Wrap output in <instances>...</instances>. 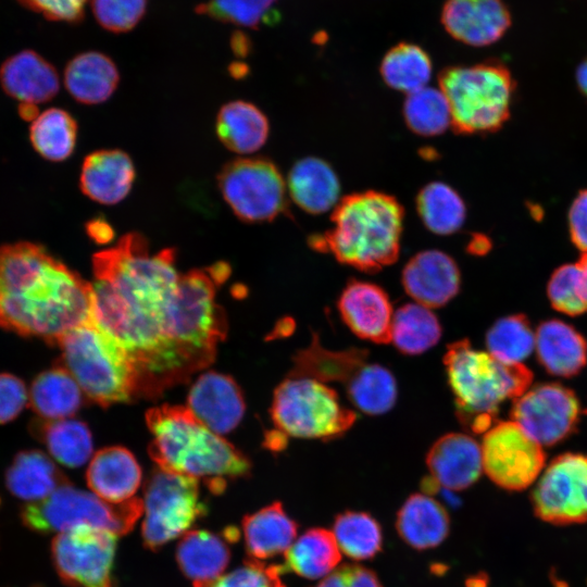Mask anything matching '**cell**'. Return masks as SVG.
I'll list each match as a JSON object with an SVG mask.
<instances>
[{
    "label": "cell",
    "instance_id": "cell-1",
    "mask_svg": "<svg viewBox=\"0 0 587 587\" xmlns=\"http://www.w3.org/2000/svg\"><path fill=\"white\" fill-rule=\"evenodd\" d=\"M175 250L150 253L128 233L92 257L93 317L125 349L139 375V397L154 398L208 366L226 335L215 301L229 275L224 262L179 273Z\"/></svg>",
    "mask_w": 587,
    "mask_h": 587
},
{
    "label": "cell",
    "instance_id": "cell-2",
    "mask_svg": "<svg viewBox=\"0 0 587 587\" xmlns=\"http://www.w3.org/2000/svg\"><path fill=\"white\" fill-rule=\"evenodd\" d=\"M93 317V288L33 242L0 247V327L50 342Z\"/></svg>",
    "mask_w": 587,
    "mask_h": 587
},
{
    "label": "cell",
    "instance_id": "cell-3",
    "mask_svg": "<svg viewBox=\"0 0 587 587\" xmlns=\"http://www.w3.org/2000/svg\"><path fill=\"white\" fill-rule=\"evenodd\" d=\"M146 422L152 436L151 459L165 471L203 479L216 492L227 478L249 473L251 464L221 435L215 434L183 405L164 404L147 411Z\"/></svg>",
    "mask_w": 587,
    "mask_h": 587
},
{
    "label": "cell",
    "instance_id": "cell-4",
    "mask_svg": "<svg viewBox=\"0 0 587 587\" xmlns=\"http://www.w3.org/2000/svg\"><path fill=\"white\" fill-rule=\"evenodd\" d=\"M333 227L311 239L317 250L364 272H377L399 255L403 209L391 196L367 190L339 200Z\"/></svg>",
    "mask_w": 587,
    "mask_h": 587
},
{
    "label": "cell",
    "instance_id": "cell-5",
    "mask_svg": "<svg viewBox=\"0 0 587 587\" xmlns=\"http://www.w3.org/2000/svg\"><path fill=\"white\" fill-rule=\"evenodd\" d=\"M444 363L458 417L473 433L490 428L500 405L524 394L533 379L524 364L503 363L466 339L447 347Z\"/></svg>",
    "mask_w": 587,
    "mask_h": 587
},
{
    "label": "cell",
    "instance_id": "cell-6",
    "mask_svg": "<svg viewBox=\"0 0 587 587\" xmlns=\"http://www.w3.org/2000/svg\"><path fill=\"white\" fill-rule=\"evenodd\" d=\"M64 367L80 389L101 405L139 397V375L118 341L92 317L61 336Z\"/></svg>",
    "mask_w": 587,
    "mask_h": 587
},
{
    "label": "cell",
    "instance_id": "cell-7",
    "mask_svg": "<svg viewBox=\"0 0 587 587\" xmlns=\"http://www.w3.org/2000/svg\"><path fill=\"white\" fill-rule=\"evenodd\" d=\"M438 79L449 104L451 127L457 133H489L507 121L514 83L503 65L488 62L451 66Z\"/></svg>",
    "mask_w": 587,
    "mask_h": 587
},
{
    "label": "cell",
    "instance_id": "cell-8",
    "mask_svg": "<svg viewBox=\"0 0 587 587\" xmlns=\"http://www.w3.org/2000/svg\"><path fill=\"white\" fill-rule=\"evenodd\" d=\"M142 510V501L137 498L110 503L93 492L66 484L42 500L27 503L22 520L30 529L40 533L58 535L95 528L122 536L132 530Z\"/></svg>",
    "mask_w": 587,
    "mask_h": 587
},
{
    "label": "cell",
    "instance_id": "cell-9",
    "mask_svg": "<svg viewBox=\"0 0 587 587\" xmlns=\"http://www.w3.org/2000/svg\"><path fill=\"white\" fill-rule=\"evenodd\" d=\"M271 416L282 434L324 440L341 436L357 420L333 388L298 375H290L275 389Z\"/></svg>",
    "mask_w": 587,
    "mask_h": 587
},
{
    "label": "cell",
    "instance_id": "cell-10",
    "mask_svg": "<svg viewBox=\"0 0 587 587\" xmlns=\"http://www.w3.org/2000/svg\"><path fill=\"white\" fill-rule=\"evenodd\" d=\"M142 505L141 536L150 550L184 535L208 510L198 479L160 467L145 486Z\"/></svg>",
    "mask_w": 587,
    "mask_h": 587
},
{
    "label": "cell",
    "instance_id": "cell-11",
    "mask_svg": "<svg viewBox=\"0 0 587 587\" xmlns=\"http://www.w3.org/2000/svg\"><path fill=\"white\" fill-rule=\"evenodd\" d=\"M217 187L233 213L245 223L271 222L287 211V185L266 158H238L223 165Z\"/></svg>",
    "mask_w": 587,
    "mask_h": 587
},
{
    "label": "cell",
    "instance_id": "cell-12",
    "mask_svg": "<svg viewBox=\"0 0 587 587\" xmlns=\"http://www.w3.org/2000/svg\"><path fill=\"white\" fill-rule=\"evenodd\" d=\"M483 470L502 489L521 491L542 473L546 453L542 446L515 422H496L484 433Z\"/></svg>",
    "mask_w": 587,
    "mask_h": 587
},
{
    "label": "cell",
    "instance_id": "cell-13",
    "mask_svg": "<svg viewBox=\"0 0 587 587\" xmlns=\"http://www.w3.org/2000/svg\"><path fill=\"white\" fill-rule=\"evenodd\" d=\"M535 515L553 525L587 523V454L563 453L542 471L533 489Z\"/></svg>",
    "mask_w": 587,
    "mask_h": 587
},
{
    "label": "cell",
    "instance_id": "cell-14",
    "mask_svg": "<svg viewBox=\"0 0 587 587\" xmlns=\"http://www.w3.org/2000/svg\"><path fill=\"white\" fill-rule=\"evenodd\" d=\"M117 537L95 528L58 534L51 544L57 573L71 587H113Z\"/></svg>",
    "mask_w": 587,
    "mask_h": 587
},
{
    "label": "cell",
    "instance_id": "cell-15",
    "mask_svg": "<svg viewBox=\"0 0 587 587\" xmlns=\"http://www.w3.org/2000/svg\"><path fill=\"white\" fill-rule=\"evenodd\" d=\"M580 405L575 394L557 383L539 384L513 400L512 421L541 446L554 445L575 430Z\"/></svg>",
    "mask_w": 587,
    "mask_h": 587
},
{
    "label": "cell",
    "instance_id": "cell-16",
    "mask_svg": "<svg viewBox=\"0 0 587 587\" xmlns=\"http://www.w3.org/2000/svg\"><path fill=\"white\" fill-rule=\"evenodd\" d=\"M441 23L455 40L483 47L503 36L511 25V15L501 0H447Z\"/></svg>",
    "mask_w": 587,
    "mask_h": 587
},
{
    "label": "cell",
    "instance_id": "cell-17",
    "mask_svg": "<svg viewBox=\"0 0 587 587\" xmlns=\"http://www.w3.org/2000/svg\"><path fill=\"white\" fill-rule=\"evenodd\" d=\"M187 408L217 435L232 432L245 413V401L235 380L224 374L205 372L192 384Z\"/></svg>",
    "mask_w": 587,
    "mask_h": 587
},
{
    "label": "cell",
    "instance_id": "cell-18",
    "mask_svg": "<svg viewBox=\"0 0 587 587\" xmlns=\"http://www.w3.org/2000/svg\"><path fill=\"white\" fill-rule=\"evenodd\" d=\"M338 310L358 337L375 344L390 342L394 311L387 294L379 286L350 282L339 297Z\"/></svg>",
    "mask_w": 587,
    "mask_h": 587
},
{
    "label": "cell",
    "instance_id": "cell-19",
    "mask_svg": "<svg viewBox=\"0 0 587 587\" xmlns=\"http://www.w3.org/2000/svg\"><path fill=\"white\" fill-rule=\"evenodd\" d=\"M405 292L429 309L445 305L459 291L460 271L454 260L438 250H425L407 263L402 271Z\"/></svg>",
    "mask_w": 587,
    "mask_h": 587
},
{
    "label": "cell",
    "instance_id": "cell-20",
    "mask_svg": "<svg viewBox=\"0 0 587 587\" xmlns=\"http://www.w3.org/2000/svg\"><path fill=\"white\" fill-rule=\"evenodd\" d=\"M426 464L438 486L460 491L473 485L484 471L482 447L470 435L450 433L432 446Z\"/></svg>",
    "mask_w": 587,
    "mask_h": 587
},
{
    "label": "cell",
    "instance_id": "cell-21",
    "mask_svg": "<svg viewBox=\"0 0 587 587\" xmlns=\"http://www.w3.org/2000/svg\"><path fill=\"white\" fill-rule=\"evenodd\" d=\"M136 171L130 157L120 149L89 153L82 165L79 187L95 202L112 205L129 193Z\"/></svg>",
    "mask_w": 587,
    "mask_h": 587
},
{
    "label": "cell",
    "instance_id": "cell-22",
    "mask_svg": "<svg viewBox=\"0 0 587 587\" xmlns=\"http://www.w3.org/2000/svg\"><path fill=\"white\" fill-rule=\"evenodd\" d=\"M90 490L110 503L130 500L141 484V469L123 447H108L92 457L86 472Z\"/></svg>",
    "mask_w": 587,
    "mask_h": 587
},
{
    "label": "cell",
    "instance_id": "cell-23",
    "mask_svg": "<svg viewBox=\"0 0 587 587\" xmlns=\"http://www.w3.org/2000/svg\"><path fill=\"white\" fill-rule=\"evenodd\" d=\"M0 83L3 90L20 103L47 102L60 89L55 68L32 50H23L3 62Z\"/></svg>",
    "mask_w": 587,
    "mask_h": 587
},
{
    "label": "cell",
    "instance_id": "cell-24",
    "mask_svg": "<svg viewBox=\"0 0 587 587\" xmlns=\"http://www.w3.org/2000/svg\"><path fill=\"white\" fill-rule=\"evenodd\" d=\"M230 560L228 542L204 529L188 530L176 548V561L193 587H212Z\"/></svg>",
    "mask_w": 587,
    "mask_h": 587
},
{
    "label": "cell",
    "instance_id": "cell-25",
    "mask_svg": "<svg viewBox=\"0 0 587 587\" xmlns=\"http://www.w3.org/2000/svg\"><path fill=\"white\" fill-rule=\"evenodd\" d=\"M297 523L280 502H273L242 520L248 559L262 561L285 554L297 536Z\"/></svg>",
    "mask_w": 587,
    "mask_h": 587
},
{
    "label": "cell",
    "instance_id": "cell-26",
    "mask_svg": "<svg viewBox=\"0 0 587 587\" xmlns=\"http://www.w3.org/2000/svg\"><path fill=\"white\" fill-rule=\"evenodd\" d=\"M535 349L540 364L552 375L571 377L586 364L587 344L567 323L542 322L535 333Z\"/></svg>",
    "mask_w": 587,
    "mask_h": 587
},
{
    "label": "cell",
    "instance_id": "cell-27",
    "mask_svg": "<svg viewBox=\"0 0 587 587\" xmlns=\"http://www.w3.org/2000/svg\"><path fill=\"white\" fill-rule=\"evenodd\" d=\"M396 529L401 539L416 550L440 545L449 535L446 508L426 494H413L397 513Z\"/></svg>",
    "mask_w": 587,
    "mask_h": 587
},
{
    "label": "cell",
    "instance_id": "cell-28",
    "mask_svg": "<svg viewBox=\"0 0 587 587\" xmlns=\"http://www.w3.org/2000/svg\"><path fill=\"white\" fill-rule=\"evenodd\" d=\"M287 188L294 202L312 214L324 213L339 202V180L334 170L317 158H305L294 164Z\"/></svg>",
    "mask_w": 587,
    "mask_h": 587
},
{
    "label": "cell",
    "instance_id": "cell-29",
    "mask_svg": "<svg viewBox=\"0 0 587 587\" xmlns=\"http://www.w3.org/2000/svg\"><path fill=\"white\" fill-rule=\"evenodd\" d=\"M120 74L114 62L103 53L88 51L74 57L64 71L70 95L84 104H99L115 91Z\"/></svg>",
    "mask_w": 587,
    "mask_h": 587
},
{
    "label": "cell",
    "instance_id": "cell-30",
    "mask_svg": "<svg viewBox=\"0 0 587 587\" xmlns=\"http://www.w3.org/2000/svg\"><path fill=\"white\" fill-rule=\"evenodd\" d=\"M215 130L220 141L228 150L246 154L264 146L270 124L258 107L243 100H235L220 109Z\"/></svg>",
    "mask_w": 587,
    "mask_h": 587
},
{
    "label": "cell",
    "instance_id": "cell-31",
    "mask_svg": "<svg viewBox=\"0 0 587 587\" xmlns=\"http://www.w3.org/2000/svg\"><path fill=\"white\" fill-rule=\"evenodd\" d=\"M9 490L17 498L37 502L70 484L52 460L38 450L20 452L7 472Z\"/></svg>",
    "mask_w": 587,
    "mask_h": 587
},
{
    "label": "cell",
    "instance_id": "cell-32",
    "mask_svg": "<svg viewBox=\"0 0 587 587\" xmlns=\"http://www.w3.org/2000/svg\"><path fill=\"white\" fill-rule=\"evenodd\" d=\"M340 552L333 532L312 527L285 552L283 571H291L308 579H319L337 567L341 559Z\"/></svg>",
    "mask_w": 587,
    "mask_h": 587
},
{
    "label": "cell",
    "instance_id": "cell-33",
    "mask_svg": "<svg viewBox=\"0 0 587 587\" xmlns=\"http://www.w3.org/2000/svg\"><path fill=\"white\" fill-rule=\"evenodd\" d=\"M366 362L364 350H327L314 337L311 345L296 355L290 375L307 376L325 384L337 382L346 388Z\"/></svg>",
    "mask_w": 587,
    "mask_h": 587
},
{
    "label": "cell",
    "instance_id": "cell-34",
    "mask_svg": "<svg viewBox=\"0 0 587 587\" xmlns=\"http://www.w3.org/2000/svg\"><path fill=\"white\" fill-rule=\"evenodd\" d=\"M29 395L34 411L49 421L70 419L82 405V389L64 366L39 374Z\"/></svg>",
    "mask_w": 587,
    "mask_h": 587
},
{
    "label": "cell",
    "instance_id": "cell-35",
    "mask_svg": "<svg viewBox=\"0 0 587 587\" xmlns=\"http://www.w3.org/2000/svg\"><path fill=\"white\" fill-rule=\"evenodd\" d=\"M441 337V326L432 310L417 302L401 305L394 312L390 341L405 354H420Z\"/></svg>",
    "mask_w": 587,
    "mask_h": 587
},
{
    "label": "cell",
    "instance_id": "cell-36",
    "mask_svg": "<svg viewBox=\"0 0 587 587\" xmlns=\"http://www.w3.org/2000/svg\"><path fill=\"white\" fill-rule=\"evenodd\" d=\"M379 71L389 87L409 95L427 86L432 62L417 45L401 42L385 54Z\"/></svg>",
    "mask_w": 587,
    "mask_h": 587
},
{
    "label": "cell",
    "instance_id": "cell-37",
    "mask_svg": "<svg viewBox=\"0 0 587 587\" xmlns=\"http://www.w3.org/2000/svg\"><path fill=\"white\" fill-rule=\"evenodd\" d=\"M29 138L35 150L46 160L61 162L74 151L77 123L65 110L50 108L33 122Z\"/></svg>",
    "mask_w": 587,
    "mask_h": 587
},
{
    "label": "cell",
    "instance_id": "cell-38",
    "mask_svg": "<svg viewBox=\"0 0 587 587\" xmlns=\"http://www.w3.org/2000/svg\"><path fill=\"white\" fill-rule=\"evenodd\" d=\"M351 403L361 412L377 415L389 411L397 399V384L391 372L366 362L346 387Z\"/></svg>",
    "mask_w": 587,
    "mask_h": 587
},
{
    "label": "cell",
    "instance_id": "cell-39",
    "mask_svg": "<svg viewBox=\"0 0 587 587\" xmlns=\"http://www.w3.org/2000/svg\"><path fill=\"white\" fill-rule=\"evenodd\" d=\"M416 205L424 225L438 235H450L461 228L465 205L450 186L434 182L421 189Z\"/></svg>",
    "mask_w": 587,
    "mask_h": 587
},
{
    "label": "cell",
    "instance_id": "cell-40",
    "mask_svg": "<svg viewBox=\"0 0 587 587\" xmlns=\"http://www.w3.org/2000/svg\"><path fill=\"white\" fill-rule=\"evenodd\" d=\"M333 534L340 551L352 560L372 559L382 550V527L369 513L345 511L338 514Z\"/></svg>",
    "mask_w": 587,
    "mask_h": 587
},
{
    "label": "cell",
    "instance_id": "cell-41",
    "mask_svg": "<svg viewBox=\"0 0 587 587\" xmlns=\"http://www.w3.org/2000/svg\"><path fill=\"white\" fill-rule=\"evenodd\" d=\"M487 352L508 364H521L535 349V333L524 315L499 319L486 334Z\"/></svg>",
    "mask_w": 587,
    "mask_h": 587
},
{
    "label": "cell",
    "instance_id": "cell-42",
    "mask_svg": "<svg viewBox=\"0 0 587 587\" xmlns=\"http://www.w3.org/2000/svg\"><path fill=\"white\" fill-rule=\"evenodd\" d=\"M50 454L68 467L84 465L92 453V437L87 425L74 419L50 421L43 428Z\"/></svg>",
    "mask_w": 587,
    "mask_h": 587
},
{
    "label": "cell",
    "instance_id": "cell-43",
    "mask_svg": "<svg viewBox=\"0 0 587 587\" xmlns=\"http://www.w3.org/2000/svg\"><path fill=\"white\" fill-rule=\"evenodd\" d=\"M403 114L409 128L421 136H436L451 126L448 101L440 89L433 87L407 95Z\"/></svg>",
    "mask_w": 587,
    "mask_h": 587
},
{
    "label": "cell",
    "instance_id": "cell-44",
    "mask_svg": "<svg viewBox=\"0 0 587 587\" xmlns=\"http://www.w3.org/2000/svg\"><path fill=\"white\" fill-rule=\"evenodd\" d=\"M547 294L551 305L559 312L572 316L587 312L583 276L578 263L558 267L549 279Z\"/></svg>",
    "mask_w": 587,
    "mask_h": 587
},
{
    "label": "cell",
    "instance_id": "cell-45",
    "mask_svg": "<svg viewBox=\"0 0 587 587\" xmlns=\"http://www.w3.org/2000/svg\"><path fill=\"white\" fill-rule=\"evenodd\" d=\"M277 0H209L197 11L222 22L255 28Z\"/></svg>",
    "mask_w": 587,
    "mask_h": 587
},
{
    "label": "cell",
    "instance_id": "cell-46",
    "mask_svg": "<svg viewBox=\"0 0 587 587\" xmlns=\"http://www.w3.org/2000/svg\"><path fill=\"white\" fill-rule=\"evenodd\" d=\"M93 14L108 30H130L146 12L147 0H91Z\"/></svg>",
    "mask_w": 587,
    "mask_h": 587
},
{
    "label": "cell",
    "instance_id": "cell-47",
    "mask_svg": "<svg viewBox=\"0 0 587 587\" xmlns=\"http://www.w3.org/2000/svg\"><path fill=\"white\" fill-rule=\"evenodd\" d=\"M282 565H266L248 559L243 565L222 575L212 587H286L280 575Z\"/></svg>",
    "mask_w": 587,
    "mask_h": 587
},
{
    "label": "cell",
    "instance_id": "cell-48",
    "mask_svg": "<svg viewBox=\"0 0 587 587\" xmlns=\"http://www.w3.org/2000/svg\"><path fill=\"white\" fill-rule=\"evenodd\" d=\"M29 10L52 21L74 23L82 20L87 0H18Z\"/></svg>",
    "mask_w": 587,
    "mask_h": 587
},
{
    "label": "cell",
    "instance_id": "cell-49",
    "mask_svg": "<svg viewBox=\"0 0 587 587\" xmlns=\"http://www.w3.org/2000/svg\"><path fill=\"white\" fill-rule=\"evenodd\" d=\"M315 587H383L377 575L359 564H342Z\"/></svg>",
    "mask_w": 587,
    "mask_h": 587
},
{
    "label": "cell",
    "instance_id": "cell-50",
    "mask_svg": "<svg viewBox=\"0 0 587 587\" xmlns=\"http://www.w3.org/2000/svg\"><path fill=\"white\" fill-rule=\"evenodd\" d=\"M27 402L24 383L11 374H0V424L15 419Z\"/></svg>",
    "mask_w": 587,
    "mask_h": 587
},
{
    "label": "cell",
    "instance_id": "cell-51",
    "mask_svg": "<svg viewBox=\"0 0 587 587\" xmlns=\"http://www.w3.org/2000/svg\"><path fill=\"white\" fill-rule=\"evenodd\" d=\"M570 235L574 245L587 253V189L580 191L569 212Z\"/></svg>",
    "mask_w": 587,
    "mask_h": 587
},
{
    "label": "cell",
    "instance_id": "cell-52",
    "mask_svg": "<svg viewBox=\"0 0 587 587\" xmlns=\"http://www.w3.org/2000/svg\"><path fill=\"white\" fill-rule=\"evenodd\" d=\"M85 228L88 237L98 245L109 243L115 237L111 224L100 216L90 220Z\"/></svg>",
    "mask_w": 587,
    "mask_h": 587
},
{
    "label": "cell",
    "instance_id": "cell-53",
    "mask_svg": "<svg viewBox=\"0 0 587 587\" xmlns=\"http://www.w3.org/2000/svg\"><path fill=\"white\" fill-rule=\"evenodd\" d=\"M18 112L22 118L32 122L40 114L37 104L33 103H20Z\"/></svg>",
    "mask_w": 587,
    "mask_h": 587
},
{
    "label": "cell",
    "instance_id": "cell-54",
    "mask_svg": "<svg viewBox=\"0 0 587 587\" xmlns=\"http://www.w3.org/2000/svg\"><path fill=\"white\" fill-rule=\"evenodd\" d=\"M577 83L580 90L587 96V59L577 70Z\"/></svg>",
    "mask_w": 587,
    "mask_h": 587
},
{
    "label": "cell",
    "instance_id": "cell-55",
    "mask_svg": "<svg viewBox=\"0 0 587 587\" xmlns=\"http://www.w3.org/2000/svg\"><path fill=\"white\" fill-rule=\"evenodd\" d=\"M577 263L579 264L582 271L584 294L587 302V253H584Z\"/></svg>",
    "mask_w": 587,
    "mask_h": 587
}]
</instances>
